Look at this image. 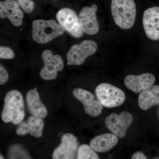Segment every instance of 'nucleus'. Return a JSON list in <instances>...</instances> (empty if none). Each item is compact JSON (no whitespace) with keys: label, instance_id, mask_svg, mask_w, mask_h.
<instances>
[{"label":"nucleus","instance_id":"12","mask_svg":"<svg viewBox=\"0 0 159 159\" xmlns=\"http://www.w3.org/2000/svg\"><path fill=\"white\" fill-rule=\"evenodd\" d=\"M98 7L93 5L91 7L83 8L79 16L80 27L84 32L89 35H93L98 33L99 25L97 20L96 12Z\"/></svg>","mask_w":159,"mask_h":159},{"label":"nucleus","instance_id":"23","mask_svg":"<svg viewBox=\"0 0 159 159\" xmlns=\"http://www.w3.org/2000/svg\"><path fill=\"white\" fill-rule=\"evenodd\" d=\"M132 159H146L147 157L142 152L138 151L135 152L132 156Z\"/></svg>","mask_w":159,"mask_h":159},{"label":"nucleus","instance_id":"4","mask_svg":"<svg viewBox=\"0 0 159 159\" xmlns=\"http://www.w3.org/2000/svg\"><path fill=\"white\" fill-rule=\"evenodd\" d=\"M97 98L103 106L113 108L125 102V93L121 89L109 83H103L97 87L95 90Z\"/></svg>","mask_w":159,"mask_h":159},{"label":"nucleus","instance_id":"1","mask_svg":"<svg viewBox=\"0 0 159 159\" xmlns=\"http://www.w3.org/2000/svg\"><path fill=\"white\" fill-rule=\"evenodd\" d=\"M25 104L21 93L16 90L8 92L5 96L2 120L5 123L19 125L25 117Z\"/></svg>","mask_w":159,"mask_h":159},{"label":"nucleus","instance_id":"10","mask_svg":"<svg viewBox=\"0 0 159 159\" xmlns=\"http://www.w3.org/2000/svg\"><path fill=\"white\" fill-rule=\"evenodd\" d=\"M73 94L75 98L82 103L86 113L92 117H97L101 113L103 109L99 100L95 99L93 94L81 88L74 89Z\"/></svg>","mask_w":159,"mask_h":159},{"label":"nucleus","instance_id":"17","mask_svg":"<svg viewBox=\"0 0 159 159\" xmlns=\"http://www.w3.org/2000/svg\"><path fill=\"white\" fill-rule=\"evenodd\" d=\"M118 142V139L116 135L104 134L92 139L90 145L95 151L104 152L110 150L117 145Z\"/></svg>","mask_w":159,"mask_h":159},{"label":"nucleus","instance_id":"8","mask_svg":"<svg viewBox=\"0 0 159 159\" xmlns=\"http://www.w3.org/2000/svg\"><path fill=\"white\" fill-rule=\"evenodd\" d=\"M133 121L132 115L127 111H122L120 114L113 113L106 118L105 123L107 128L119 138H124L127 129Z\"/></svg>","mask_w":159,"mask_h":159},{"label":"nucleus","instance_id":"21","mask_svg":"<svg viewBox=\"0 0 159 159\" xmlns=\"http://www.w3.org/2000/svg\"><path fill=\"white\" fill-rule=\"evenodd\" d=\"M15 54L13 50L7 47H0V58L3 59H11L14 58Z\"/></svg>","mask_w":159,"mask_h":159},{"label":"nucleus","instance_id":"3","mask_svg":"<svg viewBox=\"0 0 159 159\" xmlns=\"http://www.w3.org/2000/svg\"><path fill=\"white\" fill-rule=\"evenodd\" d=\"M65 31L54 20H37L32 23V39L38 43H48L62 35Z\"/></svg>","mask_w":159,"mask_h":159},{"label":"nucleus","instance_id":"2","mask_svg":"<svg viewBox=\"0 0 159 159\" xmlns=\"http://www.w3.org/2000/svg\"><path fill=\"white\" fill-rule=\"evenodd\" d=\"M111 11L115 24L119 28L125 30L134 26L137 12L134 0H112Z\"/></svg>","mask_w":159,"mask_h":159},{"label":"nucleus","instance_id":"14","mask_svg":"<svg viewBox=\"0 0 159 159\" xmlns=\"http://www.w3.org/2000/svg\"><path fill=\"white\" fill-rule=\"evenodd\" d=\"M155 80L153 74L145 73L139 75H127L124 80V84L129 89L138 93L152 86Z\"/></svg>","mask_w":159,"mask_h":159},{"label":"nucleus","instance_id":"18","mask_svg":"<svg viewBox=\"0 0 159 159\" xmlns=\"http://www.w3.org/2000/svg\"><path fill=\"white\" fill-rule=\"evenodd\" d=\"M139 107L143 110H147L159 103V86H152L142 91L138 99Z\"/></svg>","mask_w":159,"mask_h":159},{"label":"nucleus","instance_id":"5","mask_svg":"<svg viewBox=\"0 0 159 159\" xmlns=\"http://www.w3.org/2000/svg\"><path fill=\"white\" fill-rule=\"evenodd\" d=\"M97 43L91 40H85L80 44L71 47L67 54V65L80 66L89 56L97 51Z\"/></svg>","mask_w":159,"mask_h":159},{"label":"nucleus","instance_id":"9","mask_svg":"<svg viewBox=\"0 0 159 159\" xmlns=\"http://www.w3.org/2000/svg\"><path fill=\"white\" fill-rule=\"evenodd\" d=\"M77 138L73 134L67 133L61 137V142L54 149L52 154L54 159L75 158L78 149Z\"/></svg>","mask_w":159,"mask_h":159},{"label":"nucleus","instance_id":"13","mask_svg":"<svg viewBox=\"0 0 159 159\" xmlns=\"http://www.w3.org/2000/svg\"><path fill=\"white\" fill-rule=\"evenodd\" d=\"M0 17L7 18L16 27L23 24L24 14L15 0H5L0 2Z\"/></svg>","mask_w":159,"mask_h":159},{"label":"nucleus","instance_id":"7","mask_svg":"<svg viewBox=\"0 0 159 159\" xmlns=\"http://www.w3.org/2000/svg\"><path fill=\"white\" fill-rule=\"evenodd\" d=\"M41 57L44 66L40 71V77L47 80L56 79L57 73L62 70L64 66L61 57L58 54L54 55L52 51L49 50L43 51Z\"/></svg>","mask_w":159,"mask_h":159},{"label":"nucleus","instance_id":"16","mask_svg":"<svg viewBox=\"0 0 159 159\" xmlns=\"http://www.w3.org/2000/svg\"><path fill=\"white\" fill-rule=\"evenodd\" d=\"M26 102L30 113L43 119L48 116V110L41 100L37 89L30 90L26 95Z\"/></svg>","mask_w":159,"mask_h":159},{"label":"nucleus","instance_id":"11","mask_svg":"<svg viewBox=\"0 0 159 159\" xmlns=\"http://www.w3.org/2000/svg\"><path fill=\"white\" fill-rule=\"evenodd\" d=\"M145 34L149 39L159 40V7L155 6L145 10L142 19Z\"/></svg>","mask_w":159,"mask_h":159},{"label":"nucleus","instance_id":"24","mask_svg":"<svg viewBox=\"0 0 159 159\" xmlns=\"http://www.w3.org/2000/svg\"><path fill=\"white\" fill-rule=\"evenodd\" d=\"M0 156H1V157H0V159H4V158L2 156V154H1V155H0Z\"/></svg>","mask_w":159,"mask_h":159},{"label":"nucleus","instance_id":"20","mask_svg":"<svg viewBox=\"0 0 159 159\" xmlns=\"http://www.w3.org/2000/svg\"><path fill=\"white\" fill-rule=\"evenodd\" d=\"M20 8L26 13H30L34 9V3L31 0H15Z\"/></svg>","mask_w":159,"mask_h":159},{"label":"nucleus","instance_id":"6","mask_svg":"<svg viewBox=\"0 0 159 159\" xmlns=\"http://www.w3.org/2000/svg\"><path fill=\"white\" fill-rule=\"evenodd\" d=\"M56 16L59 25L71 36L76 38L82 37L84 31L80 27L79 17L74 10L62 8L57 11Z\"/></svg>","mask_w":159,"mask_h":159},{"label":"nucleus","instance_id":"22","mask_svg":"<svg viewBox=\"0 0 159 159\" xmlns=\"http://www.w3.org/2000/svg\"><path fill=\"white\" fill-rule=\"evenodd\" d=\"M9 74L6 69L2 65L0 66V84L3 85L8 81Z\"/></svg>","mask_w":159,"mask_h":159},{"label":"nucleus","instance_id":"15","mask_svg":"<svg viewBox=\"0 0 159 159\" xmlns=\"http://www.w3.org/2000/svg\"><path fill=\"white\" fill-rule=\"evenodd\" d=\"M44 122L41 118L31 116L25 121H22L16 129V133L20 136L30 134L36 138L42 136Z\"/></svg>","mask_w":159,"mask_h":159},{"label":"nucleus","instance_id":"19","mask_svg":"<svg viewBox=\"0 0 159 159\" xmlns=\"http://www.w3.org/2000/svg\"><path fill=\"white\" fill-rule=\"evenodd\" d=\"M91 146L86 144H83L78 148L77 151V159H99L98 155Z\"/></svg>","mask_w":159,"mask_h":159}]
</instances>
